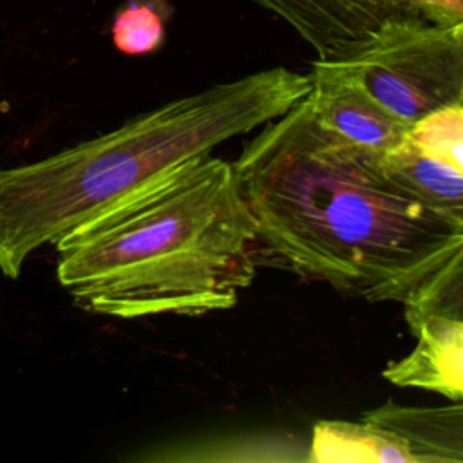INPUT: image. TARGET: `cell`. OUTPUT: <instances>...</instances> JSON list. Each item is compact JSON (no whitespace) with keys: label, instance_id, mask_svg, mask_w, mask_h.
<instances>
[{"label":"cell","instance_id":"obj_1","mask_svg":"<svg viewBox=\"0 0 463 463\" xmlns=\"http://www.w3.org/2000/svg\"><path fill=\"white\" fill-rule=\"evenodd\" d=\"M257 246L347 297L405 304L463 248V228L322 128L304 99L232 163Z\"/></svg>","mask_w":463,"mask_h":463},{"label":"cell","instance_id":"obj_2","mask_svg":"<svg viewBox=\"0 0 463 463\" xmlns=\"http://www.w3.org/2000/svg\"><path fill=\"white\" fill-rule=\"evenodd\" d=\"M56 279L76 307L116 318L204 315L255 279L257 226L233 165L188 161L54 242Z\"/></svg>","mask_w":463,"mask_h":463},{"label":"cell","instance_id":"obj_3","mask_svg":"<svg viewBox=\"0 0 463 463\" xmlns=\"http://www.w3.org/2000/svg\"><path fill=\"white\" fill-rule=\"evenodd\" d=\"M311 74L273 67L172 99L94 139L0 170V271L170 170L251 132L307 96Z\"/></svg>","mask_w":463,"mask_h":463},{"label":"cell","instance_id":"obj_4","mask_svg":"<svg viewBox=\"0 0 463 463\" xmlns=\"http://www.w3.org/2000/svg\"><path fill=\"white\" fill-rule=\"evenodd\" d=\"M317 63L407 125L445 105L463 103V24L396 16L356 56Z\"/></svg>","mask_w":463,"mask_h":463},{"label":"cell","instance_id":"obj_5","mask_svg":"<svg viewBox=\"0 0 463 463\" xmlns=\"http://www.w3.org/2000/svg\"><path fill=\"white\" fill-rule=\"evenodd\" d=\"M288 22L318 61H344L362 52L396 16L416 14L400 0H250Z\"/></svg>","mask_w":463,"mask_h":463},{"label":"cell","instance_id":"obj_6","mask_svg":"<svg viewBox=\"0 0 463 463\" xmlns=\"http://www.w3.org/2000/svg\"><path fill=\"white\" fill-rule=\"evenodd\" d=\"M306 101L317 123L333 136L362 150L382 154L407 139L403 123L364 90L327 72L317 61L311 69Z\"/></svg>","mask_w":463,"mask_h":463},{"label":"cell","instance_id":"obj_7","mask_svg":"<svg viewBox=\"0 0 463 463\" xmlns=\"http://www.w3.org/2000/svg\"><path fill=\"white\" fill-rule=\"evenodd\" d=\"M414 347L382 371L398 387H414L463 402V320L425 313L407 318Z\"/></svg>","mask_w":463,"mask_h":463},{"label":"cell","instance_id":"obj_8","mask_svg":"<svg viewBox=\"0 0 463 463\" xmlns=\"http://www.w3.org/2000/svg\"><path fill=\"white\" fill-rule=\"evenodd\" d=\"M362 418L405 438L423 463L463 461V402L425 407L387 402Z\"/></svg>","mask_w":463,"mask_h":463},{"label":"cell","instance_id":"obj_9","mask_svg":"<svg viewBox=\"0 0 463 463\" xmlns=\"http://www.w3.org/2000/svg\"><path fill=\"white\" fill-rule=\"evenodd\" d=\"M311 463H423L409 441L369 420H320L311 429Z\"/></svg>","mask_w":463,"mask_h":463},{"label":"cell","instance_id":"obj_10","mask_svg":"<svg viewBox=\"0 0 463 463\" xmlns=\"http://www.w3.org/2000/svg\"><path fill=\"white\" fill-rule=\"evenodd\" d=\"M376 165L423 204L463 228V174L418 152L407 139L374 154Z\"/></svg>","mask_w":463,"mask_h":463},{"label":"cell","instance_id":"obj_11","mask_svg":"<svg viewBox=\"0 0 463 463\" xmlns=\"http://www.w3.org/2000/svg\"><path fill=\"white\" fill-rule=\"evenodd\" d=\"M407 141L423 156L463 174V103L445 105L412 123Z\"/></svg>","mask_w":463,"mask_h":463},{"label":"cell","instance_id":"obj_12","mask_svg":"<svg viewBox=\"0 0 463 463\" xmlns=\"http://www.w3.org/2000/svg\"><path fill=\"white\" fill-rule=\"evenodd\" d=\"M166 0H127L112 20V43L130 56L148 54L165 40Z\"/></svg>","mask_w":463,"mask_h":463},{"label":"cell","instance_id":"obj_13","mask_svg":"<svg viewBox=\"0 0 463 463\" xmlns=\"http://www.w3.org/2000/svg\"><path fill=\"white\" fill-rule=\"evenodd\" d=\"M403 313L405 320L425 313L463 320V248L403 304Z\"/></svg>","mask_w":463,"mask_h":463},{"label":"cell","instance_id":"obj_14","mask_svg":"<svg viewBox=\"0 0 463 463\" xmlns=\"http://www.w3.org/2000/svg\"><path fill=\"white\" fill-rule=\"evenodd\" d=\"M418 16L439 25L463 24V0H403Z\"/></svg>","mask_w":463,"mask_h":463}]
</instances>
